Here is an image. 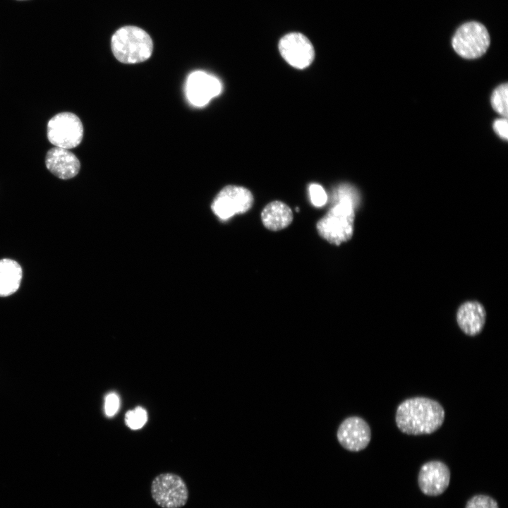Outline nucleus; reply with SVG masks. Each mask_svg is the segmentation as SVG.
I'll list each match as a JSON object with an SVG mask.
<instances>
[{"instance_id": "13", "label": "nucleus", "mask_w": 508, "mask_h": 508, "mask_svg": "<svg viewBox=\"0 0 508 508\" xmlns=\"http://www.w3.org/2000/svg\"><path fill=\"white\" fill-rule=\"evenodd\" d=\"M486 320V311L478 301H466L461 304L456 312V322L462 332L468 336H476L481 332Z\"/></svg>"}, {"instance_id": "7", "label": "nucleus", "mask_w": 508, "mask_h": 508, "mask_svg": "<svg viewBox=\"0 0 508 508\" xmlns=\"http://www.w3.org/2000/svg\"><path fill=\"white\" fill-rule=\"evenodd\" d=\"M253 202V196L248 189L229 185L224 187L215 196L211 209L220 219L226 220L236 214L248 211Z\"/></svg>"}, {"instance_id": "6", "label": "nucleus", "mask_w": 508, "mask_h": 508, "mask_svg": "<svg viewBox=\"0 0 508 508\" xmlns=\"http://www.w3.org/2000/svg\"><path fill=\"white\" fill-rule=\"evenodd\" d=\"M151 495L155 503L162 508H181L188 501V490L181 476L164 473L152 480Z\"/></svg>"}, {"instance_id": "1", "label": "nucleus", "mask_w": 508, "mask_h": 508, "mask_svg": "<svg viewBox=\"0 0 508 508\" xmlns=\"http://www.w3.org/2000/svg\"><path fill=\"white\" fill-rule=\"evenodd\" d=\"M445 418V409L437 401L415 397L404 400L397 406L395 422L403 433L421 435L437 431Z\"/></svg>"}, {"instance_id": "11", "label": "nucleus", "mask_w": 508, "mask_h": 508, "mask_svg": "<svg viewBox=\"0 0 508 508\" xmlns=\"http://www.w3.org/2000/svg\"><path fill=\"white\" fill-rule=\"evenodd\" d=\"M450 471L442 461H430L422 465L418 473V483L421 492L428 496H438L448 488Z\"/></svg>"}, {"instance_id": "4", "label": "nucleus", "mask_w": 508, "mask_h": 508, "mask_svg": "<svg viewBox=\"0 0 508 508\" xmlns=\"http://www.w3.org/2000/svg\"><path fill=\"white\" fill-rule=\"evenodd\" d=\"M452 44L460 56L467 59H476L483 56L489 47V33L483 24L468 22L456 30Z\"/></svg>"}, {"instance_id": "20", "label": "nucleus", "mask_w": 508, "mask_h": 508, "mask_svg": "<svg viewBox=\"0 0 508 508\" xmlns=\"http://www.w3.org/2000/svg\"><path fill=\"white\" fill-rule=\"evenodd\" d=\"M119 406V399L115 393L107 395L104 404V410L107 416H111L116 413Z\"/></svg>"}, {"instance_id": "9", "label": "nucleus", "mask_w": 508, "mask_h": 508, "mask_svg": "<svg viewBox=\"0 0 508 508\" xmlns=\"http://www.w3.org/2000/svg\"><path fill=\"white\" fill-rule=\"evenodd\" d=\"M221 82L202 71L191 73L187 78L186 93L188 100L195 107L206 105L221 93Z\"/></svg>"}, {"instance_id": "17", "label": "nucleus", "mask_w": 508, "mask_h": 508, "mask_svg": "<svg viewBox=\"0 0 508 508\" xmlns=\"http://www.w3.org/2000/svg\"><path fill=\"white\" fill-rule=\"evenodd\" d=\"M147 421V412L142 407L128 411L125 416L127 425L133 430L142 428Z\"/></svg>"}, {"instance_id": "10", "label": "nucleus", "mask_w": 508, "mask_h": 508, "mask_svg": "<svg viewBox=\"0 0 508 508\" xmlns=\"http://www.w3.org/2000/svg\"><path fill=\"white\" fill-rule=\"evenodd\" d=\"M337 437L340 445L351 452H359L367 447L371 440L368 423L358 416L344 419L338 428Z\"/></svg>"}, {"instance_id": "18", "label": "nucleus", "mask_w": 508, "mask_h": 508, "mask_svg": "<svg viewBox=\"0 0 508 508\" xmlns=\"http://www.w3.org/2000/svg\"><path fill=\"white\" fill-rule=\"evenodd\" d=\"M465 508H499L497 502L492 497L485 495H477L467 502Z\"/></svg>"}, {"instance_id": "19", "label": "nucleus", "mask_w": 508, "mask_h": 508, "mask_svg": "<svg viewBox=\"0 0 508 508\" xmlns=\"http://www.w3.org/2000/svg\"><path fill=\"white\" fill-rule=\"evenodd\" d=\"M309 193L311 202L315 206H323L327 200V195L325 190L319 184H310L309 186Z\"/></svg>"}, {"instance_id": "12", "label": "nucleus", "mask_w": 508, "mask_h": 508, "mask_svg": "<svg viewBox=\"0 0 508 508\" xmlns=\"http://www.w3.org/2000/svg\"><path fill=\"white\" fill-rule=\"evenodd\" d=\"M47 169L59 179L66 180L75 177L80 169L78 157L68 149L54 147L45 157Z\"/></svg>"}, {"instance_id": "5", "label": "nucleus", "mask_w": 508, "mask_h": 508, "mask_svg": "<svg viewBox=\"0 0 508 508\" xmlns=\"http://www.w3.org/2000/svg\"><path fill=\"white\" fill-rule=\"evenodd\" d=\"M47 135L52 145L68 150L80 144L83 138V126L75 114L61 112L48 121Z\"/></svg>"}, {"instance_id": "21", "label": "nucleus", "mask_w": 508, "mask_h": 508, "mask_svg": "<svg viewBox=\"0 0 508 508\" xmlns=\"http://www.w3.org/2000/svg\"><path fill=\"white\" fill-rule=\"evenodd\" d=\"M507 118H502L497 119L493 123V129L495 133L502 139L507 140L508 132H507Z\"/></svg>"}, {"instance_id": "16", "label": "nucleus", "mask_w": 508, "mask_h": 508, "mask_svg": "<svg viewBox=\"0 0 508 508\" xmlns=\"http://www.w3.org/2000/svg\"><path fill=\"white\" fill-rule=\"evenodd\" d=\"M507 83L500 85L492 92L491 96V105L493 109L504 118L507 116Z\"/></svg>"}, {"instance_id": "15", "label": "nucleus", "mask_w": 508, "mask_h": 508, "mask_svg": "<svg viewBox=\"0 0 508 508\" xmlns=\"http://www.w3.org/2000/svg\"><path fill=\"white\" fill-rule=\"evenodd\" d=\"M22 277L23 270L18 262L8 258L0 260V297H6L16 292Z\"/></svg>"}, {"instance_id": "3", "label": "nucleus", "mask_w": 508, "mask_h": 508, "mask_svg": "<svg viewBox=\"0 0 508 508\" xmlns=\"http://www.w3.org/2000/svg\"><path fill=\"white\" fill-rule=\"evenodd\" d=\"M111 47L115 58L123 64H133L147 60L152 54L150 36L143 29L125 26L115 32Z\"/></svg>"}, {"instance_id": "22", "label": "nucleus", "mask_w": 508, "mask_h": 508, "mask_svg": "<svg viewBox=\"0 0 508 508\" xmlns=\"http://www.w3.org/2000/svg\"><path fill=\"white\" fill-rule=\"evenodd\" d=\"M17 1H27V0H17Z\"/></svg>"}, {"instance_id": "8", "label": "nucleus", "mask_w": 508, "mask_h": 508, "mask_svg": "<svg viewBox=\"0 0 508 508\" xmlns=\"http://www.w3.org/2000/svg\"><path fill=\"white\" fill-rule=\"evenodd\" d=\"M279 50L289 64L300 69L310 66L315 56L314 48L310 40L298 32L284 36L279 41Z\"/></svg>"}, {"instance_id": "14", "label": "nucleus", "mask_w": 508, "mask_h": 508, "mask_svg": "<svg viewBox=\"0 0 508 508\" xmlns=\"http://www.w3.org/2000/svg\"><path fill=\"white\" fill-rule=\"evenodd\" d=\"M263 225L269 230L279 231L287 227L293 220L291 208L281 201L267 204L261 212Z\"/></svg>"}, {"instance_id": "2", "label": "nucleus", "mask_w": 508, "mask_h": 508, "mask_svg": "<svg viewBox=\"0 0 508 508\" xmlns=\"http://www.w3.org/2000/svg\"><path fill=\"white\" fill-rule=\"evenodd\" d=\"M338 202L317 223L318 234L329 243L339 246L349 241L353 234L356 190L350 186L338 188Z\"/></svg>"}]
</instances>
